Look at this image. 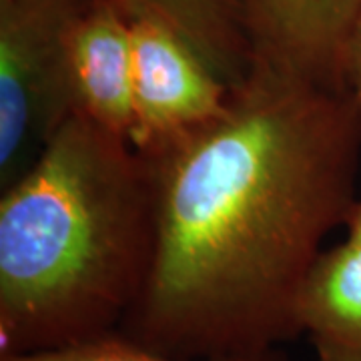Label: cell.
<instances>
[{
	"mask_svg": "<svg viewBox=\"0 0 361 361\" xmlns=\"http://www.w3.org/2000/svg\"><path fill=\"white\" fill-rule=\"evenodd\" d=\"M68 85L73 113L130 141L135 127L130 28L109 0H87L71 28Z\"/></svg>",
	"mask_w": 361,
	"mask_h": 361,
	"instance_id": "8992f818",
	"label": "cell"
},
{
	"mask_svg": "<svg viewBox=\"0 0 361 361\" xmlns=\"http://www.w3.org/2000/svg\"><path fill=\"white\" fill-rule=\"evenodd\" d=\"M345 229H348L349 241H353L361 247V199H357L353 209H351L348 221H345Z\"/></svg>",
	"mask_w": 361,
	"mask_h": 361,
	"instance_id": "8fae6325",
	"label": "cell"
},
{
	"mask_svg": "<svg viewBox=\"0 0 361 361\" xmlns=\"http://www.w3.org/2000/svg\"><path fill=\"white\" fill-rule=\"evenodd\" d=\"M0 361H281L279 355H249V357H217V360H179L161 355L151 349L137 345L121 334L99 337L75 348L30 353V355H0Z\"/></svg>",
	"mask_w": 361,
	"mask_h": 361,
	"instance_id": "9c48e42d",
	"label": "cell"
},
{
	"mask_svg": "<svg viewBox=\"0 0 361 361\" xmlns=\"http://www.w3.org/2000/svg\"><path fill=\"white\" fill-rule=\"evenodd\" d=\"M345 82L349 92L361 103V11L349 37L345 54Z\"/></svg>",
	"mask_w": 361,
	"mask_h": 361,
	"instance_id": "30bf717a",
	"label": "cell"
},
{
	"mask_svg": "<svg viewBox=\"0 0 361 361\" xmlns=\"http://www.w3.org/2000/svg\"><path fill=\"white\" fill-rule=\"evenodd\" d=\"M251 65L348 90L345 54L361 0H235Z\"/></svg>",
	"mask_w": 361,
	"mask_h": 361,
	"instance_id": "5b68a950",
	"label": "cell"
},
{
	"mask_svg": "<svg viewBox=\"0 0 361 361\" xmlns=\"http://www.w3.org/2000/svg\"><path fill=\"white\" fill-rule=\"evenodd\" d=\"M127 20L169 26L225 82L239 85L251 68V47L235 0H109Z\"/></svg>",
	"mask_w": 361,
	"mask_h": 361,
	"instance_id": "ba28073f",
	"label": "cell"
},
{
	"mask_svg": "<svg viewBox=\"0 0 361 361\" xmlns=\"http://www.w3.org/2000/svg\"><path fill=\"white\" fill-rule=\"evenodd\" d=\"M155 251L149 157L66 118L0 197V355L75 348L121 329Z\"/></svg>",
	"mask_w": 361,
	"mask_h": 361,
	"instance_id": "7a4b0ae2",
	"label": "cell"
},
{
	"mask_svg": "<svg viewBox=\"0 0 361 361\" xmlns=\"http://www.w3.org/2000/svg\"><path fill=\"white\" fill-rule=\"evenodd\" d=\"M301 329L317 361H361V247L323 249L301 293Z\"/></svg>",
	"mask_w": 361,
	"mask_h": 361,
	"instance_id": "52a82bcc",
	"label": "cell"
},
{
	"mask_svg": "<svg viewBox=\"0 0 361 361\" xmlns=\"http://www.w3.org/2000/svg\"><path fill=\"white\" fill-rule=\"evenodd\" d=\"M147 157L155 251L116 334L179 360L301 336L307 275L357 201L360 101L251 65L223 115Z\"/></svg>",
	"mask_w": 361,
	"mask_h": 361,
	"instance_id": "6da1fadb",
	"label": "cell"
},
{
	"mask_svg": "<svg viewBox=\"0 0 361 361\" xmlns=\"http://www.w3.org/2000/svg\"><path fill=\"white\" fill-rule=\"evenodd\" d=\"M133 113L130 142L153 155L225 113L231 85L153 18H130Z\"/></svg>",
	"mask_w": 361,
	"mask_h": 361,
	"instance_id": "277c9868",
	"label": "cell"
},
{
	"mask_svg": "<svg viewBox=\"0 0 361 361\" xmlns=\"http://www.w3.org/2000/svg\"><path fill=\"white\" fill-rule=\"evenodd\" d=\"M87 0H0V183L32 165L73 115L68 35Z\"/></svg>",
	"mask_w": 361,
	"mask_h": 361,
	"instance_id": "3957f363",
	"label": "cell"
}]
</instances>
